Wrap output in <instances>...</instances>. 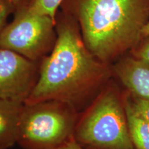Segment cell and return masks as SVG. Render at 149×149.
<instances>
[{
  "label": "cell",
  "mask_w": 149,
  "mask_h": 149,
  "mask_svg": "<svg viewBox=\"0 0 149 149\" xmlns=\"http://www.w3.org/2000/svg\"><path fill=\"white\" fill-rule=\"evenodd\" d=\"M56 31L55 45L40 61L38 79L24 103L58 100L79 113L113 77L111 64L91 53L77 19L62 8L56 16Z\"/></svg>",
  "instance_id": "1"
},
{
  "label": "cell",
  "mask_w": 149,
  "mask_h": 149,
  "mask_svg": "<svg viewBox=\"0 0 149 149\" xmlns=\"http://www.w3.org/2000/svg\"><path fill=\"white\" fill-rule=\"evenodd\" d=\"M95 57L112 64L133 50L149 23V0H64Z\"/></svg>",
  "instance_id": "2"
},
{
  "label": "cell",
  "mask_w": 149,
  "mask_h": 149,
  "mask_svg": "<svg viewBox=\"0 0 149 149\" xmlns=\"http://www.w3.org/2000/svg\"><path fill=\"white\" fill-rule=\"evenodd\" d=\"M73 139L84 149H135L128 129L124 90L113 77L79 113Z\"/></svg>",
  "instance_id": "3"
},
{
  "label": "cell",
  "mask_w": 149,
  "mask_h": 149,
  "mask_svg": "<svg viewBox=\"0 0 149 149\" xmlns=\"http://www.w3.org/2000/svg\"><path fill=\"white\" fill-rule=\"evenodd\" d=\"M79 112L66 102L24 103L17 144L24 149H55L73 139Z\"/></svg>",
  "instance_id": "4"
},
{
  "label": "cell",
  "mask_w": 149,
  "mask_h": 149,
  "mask_svg": "<svg viewBox=\"0 0 149 149\" xmlns=\"http://www.w3.org/2000/svg\"><path fill=\"white\" fill-rule=\"evenodd\" d=\"M0 36V48L40 62L53 51L57 41L56 20L29 7L13 13Z\"/></svg>",
  "instance_id": "5"
},
{
  "label": "cell",
  "mask_w": 149,
  "mask_h": 149,
  "mask_svg": "<svg viewBox=\"0 0 149 149\" xmlns=\"http://www.w3.org/2000/svg\"><path fill=\"white\" fill-rule=\"evenodd\" d=\"M40 62L0 48V98L24 103L36 84Z\"/></svg>",
  "instance_id": "6"
},
{
  "label": "cell",
  "mask_w": 149,
  "mask_h": 149,
  "mask_svg": "<svg viewBox=\"0 0 149 149\" xmlns=\"http://www.w3.org/2000/svg\"><path fill=\"white\" fill-rule=\"evenodd\" d=\"M113 77L133 97L149 102V63L128 53L111 64Z\"/></svg>",
  "instance_id": "7"
},
{
  "label": "cell",
  "mask_w": 149,
  "mask_h": 149,
  "mask_svg": "<svg viewBox=\"0 0 149 149\" xmlns=\"http://www.w3.org/2000/svg\"><path fill=\"white\" fill-rule=\"evenodd\" d=\"M24 103L0 98V146L8 149L17 142Z\"/></svg>",
  "instance_id": "8"
},
{
  "label": "cell",
  "mask_w": 149,
  "mask_h": 149,
  "mask_svg": "<svg viewBox=\"0 0 149 149\" xmlns=\"http://www.w3.org/2000/svg\"><path fill=\"white\" fill-rule=\"evenodd\" d=\"M124 100L128 129L134 148L149 149L148 121L135 109L129 93L125 90H124Z\"/></svg>",
  "instance_id": "9"
},
{
  "label": "cell",
  "mask_w": 149,
  "mask_h": 149,
  "mask_svg": "<svg viewBox=\"0 0 149 149\" xmlns=\"http://www.w3.org/2000/svg\"><path fill=\"white\" fill-rule=\"evenodd\" d=\"M64 0H31L29 8L37 13L50 16L56 20L57 12Z\"/></svg>",
  "instance_id": "10"
},
{
  "label": "cell",
  "mask_w": 149,
  "mask_h": 149,
  "mask_svg": "<svg viewBox=\"0 0 149 149\" xmlns=\"http://www.w3.org/2000/svg\"><path fill=\"white\" fill-rule=\"evenodd\" d=\"M129 53L135 58L149 63V35L143 36L138 44Z\"/></svg>",
  "instance_id": "11"
},
{
  "label": "cell",
  "mask_w": 149,
  "mask_h": 149,
  "mask_svg": "<svg viewBox=\"0 0 149 149\" xmlns=\"http://www.w3.org/2000/svg\"><path fill=\"white\" fill-rule=\"evenodd\" d=\"M13 13V10L8 0H0V36L7 24V19Z\"/></svg>",
  "instance_id": "12"
},
{
  "label": "cell",
  "mask_w": 149,
  "mask_h": 149,
  "mask_svg": "<svg viewBox=\"0 0 149 149\" xmlns=\"http://www.w3.org/2000/svg\"><path fill=\"white\" fill-rule=\"evenodd\" d=\"M130 95V94H129ZM134 107L141 115L144 116L149 122V102L146 100H141L139 98L133 97L130 95Z\"/></svg>",
  "instance_id": "13"
},
{
  "label": "cell",
  "mask_w": 149,
  "mask_h": 149,
  "mask_svg": "<svg viewBox=\"0 0 149 149\" xmlns=\"http://www.w3.org/2000/svg\"><path fill=\"white\" fill-rule=\"evenodd\" d=\"M8 1L12 6L13 10V14L17 11L29 7L31 0H8Z\"/></svg>",
  "instance_id": "14"
},
{
  "label": "cell",
  "mask_w": 149,
  "mask_h": 149,
  "mask_svg": "<svg viewBox=\"0 0 149 149\" xmlns=\"http://www.w3.org/2000/svg\"><path fill=\"white\" fill-rule=\"evenodd\" d=\"M55 149H84L82 148L79 144H78L74 139H72L71 140L68 141L66 144H63L62 146L58 147Z\"/></svg>",
  "instance_id": "15"
},
{
  "label": "cell",
  "mask_w": 149,
  "mask_h": 149,
  "mask_svg": "<svg viewBox=\"0 0 149 149\" xmlns=\"http://www.w3.org/2000/svg\"><path fill=\"white\" fill-rule=\"evenodd\" d=\"M149 35V23L146 24V26L143 29V36Z\"/></svg>",
  "instance_id": "16"
},
{
  "label": "cell",
  "mask_w": 149,
  "mask_h": 149,
  "mask_svg": "<svg viewBox=\"0 0 149 149\" xmlns=\"http://www.w3.org/2000/svg\"><path fill=\"white\" fill-rule=\"evenodd\" d=\"M0 149H7V148H3V147L0 146Z\"/></svg>",
  "instance_id": "17"
}]
</instances>
